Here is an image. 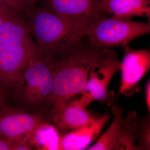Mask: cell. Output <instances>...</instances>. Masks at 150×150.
I'll return each instance as SVG.
<instances>
[{"instance_id":"ffe728a7","label":"cell","mask_w":150,"mask_h":150,"mask_svg":"<svg viewBox=\"0 0 150 150\" xmlns=\"http://www.w3.org/2000/svg\"><path fill=\"white\" fill-rule=\"evenodd\" d=\"M13 141L0 135V150H12Z\"/></svg>"},{"instance_id":"2e32d148","label":"cell","mask_w":150,"mask_h":150,"mask_svg":"<svg viewBox=\"0 0 150 150\" xmlns=\"http://www.w3.org/2000/svg\"><path fill=\"white\" fill-rule=\"evenodd\" d=\"M54 58L51 65L45 72L39 86L33 105H38L45 102H48L54 87Z\"/></svg>"},{"instance_id":"ac0fdd59","label":"cell","mask_w":150,"mask_h":150,"mask_svg":"<svg viewBox=\"0 0 150 150\" xmlns=\"http://www.w3.org/2000/svg\"><path fill=\"white\" fill-rule=\"evenodd\" d=\"M20 16L23 15L6 7L0 6V27L6 22Z\"/></svg>"},{"instance_id":"d6986e66","label":"cell","mask_w":150,"mask_h":150,"mask_svg":"<svg viewBox=\"0 0 150 150\" xmlns=\"http://www.w3.org/2000/svg\"><path fill=\"white\" fill-rule=\"evenodd\" d=\"M28 138H23L13 141L12 150H32L28 142Z\"/></svg>"},{"instance_id":"7c38bea8","label":"cell","mask_w":150,"mask_h":150,"mask_svg":"<svg viewBox=\"0 0 150 150\" xmlns=\"http://www.w3.org/2000/svg\"><path fill=\"white\" fill-rule=\"evenodd\" d=\"M150 3L149 0H99L98 11L122 19H132L133 17L138 16L150 20Z\"/></svg>"},{"instance_id":"52a82bcc","label":"cell","mask_w":150,"mask_h":150,"mask_svg":"<svg viewBox=\"0 0 150 150\" xmlns=\"http://www.w3.org/2000/svg\"><path fill=\"white\" fill-rule=\"evenodd\" d=\"M120 65L121 62L115 51L111 48H105L103 55L90 72L83 93L88 94L94 100L111 105L114 93L108 91V86L113 76L120 71Z\"/></svg>"},{"instance_id":"ba28073f","label":"cell","mask_w":150,"mask_h":150,"mask_svg":"<svg viewBox=\"0 0 150 150\" xmlns=\"http://www.w3.org/2000/svg\"><path fill=\"white\" fill-rule=\"evenodd\" d=\"M123 49L120 92L129 98L141 90L139 83L150 69V52L149 49L135 50L129 46Z\"/></svg>"},{"instance_id":"8992f818","label":"cell","mask_w":150,"mask_h":150,"mask_svg":"<svg viewBox=\"0 0 150 150\" xmlns=\"http://www.w3.org/2000/svg\"><path fill=\"white\" fill-rule=\"evenodd\" d=\"M93 101L89 95L84 93L78 99L53 105L52 120L64 134L93 124L100 116L98 113L87 110Z\"/></svg>"},{"instance_id":"7a4b0ae2","label":"cell","mask_w":150,"mask_h":150,"mask_svg":"<svg viewBox=\"0 0 150 150\" xmlns=\"http://www.w3.org/2000/svg\"><path fill=\"white\" fill-rule=\"evenodd\" d=\"M25 18L37 56L41 58H54L79 44L88 27L37 6L28 11Z\"/></svg>"},{"instance_id":"9c48e42d","label":"cell","mask_w":150,"mask_h":150,"mask_svg":"<svg viewBox=\"0 0 150 150\" xmlns=\"http://www.w3.org/2000/svg\"><path fill=\"white\" fill-rule=\"evenodd\" d=\"M41 7L53 13L88 26L105 16L98 11L99 0H39Z\"/></svg>"},{"instance_id":"9a60e30c","label":"cell","mask_w":150,"mask_h":150,"mask_svg":"<svg viewBox=\"0 0 150 150\" xmlns=\"http://www.w3.org/2000/svg\"><path fill=\"white\" fill-rule=\"evenodd\" d=\"M134 138L139 150H150V115L138 118L134 121Z\"/></svg>"},{"instance_id":"3957f363","label":"cell","mask_w":150,"mask_h":150,"mask_svg":"<svg viewBox=\"0 0 150 150\" xmlns=\"http://www.w3.org/2000/svg\"><path fill=\"white\" fill-rule=\"evenodd\" d=\"M36 55L25 17L20 16L6 22L0 27V85L19 89L28 65Z\"/></svg>"},{"instance_id":"4fadbf2b","label":"cell","mask_w":150,"mask_h":150,"mask_svg":"<svg viewBox=\"0 0 150 150\" xmlns=\"http://www.w3.org/2000/svg\"><path fill=\"white\" fill-rule=\"evenodd\" d=\"M53 58H41L37 55L31 58L23 75V96L27 103L33 105L35 95L45 72Z\"/></svg>"},{"instance_id":"30bf717a","label":"cell","mask_w":150,"mask_h":150,"mask_svg":"<svg viewBox=\"0 0 150 150\" xmlns=\"http://www.w3.org/2000/svg\"><path fill=\"white\" fill-rule=\"evenodd\" d=\"M43 121L40 116L6 106L0 109V135L12 141L28 138Z\"/></svg>"},{"instance_id":"7402d4cb","label":"cell","mask_w":150,"mask_h":150,"mask_svg":"<svg viewBox=\"0 0 150 150\" xmlns=\"http://www.w3.org/2000/svg\"><path fill=\"white\" fill-rule=\"evenodd\" d=\"M26 6L28 9H29L34 7L35 6H37L38 2L39 1V0H20Z\"/></svg>"},{"instance_id":"e0dca14e","label":"cell","mask_w":150,"mask_h":150,"mask_svg":"<svg viewBox=\"0 0 150 150\" xmlns=\"http://www.w3.org/2000/svg\"><path fill=\"white\" fill-rule=\"evenodd\" d=\"M0 6L11 9L25 17L28 9L20 0H0Z\"/></svg>"},{"instance_id":"d4e9b609","label":"cell","mask_w":150,"mask_h":150,"mask_svg":"<svg viewBox=\"0 0 150 150\" xmlns=\"http://www.w3.org/2000/svg\"><path fill=\"white\" fill-rule=\"evenodd\" d=\"M149 1H150V0H149Z\"/></svg>"},{"instance_id":"8fae6325","label":"cell","mask_w":150,"mask_h":150,"mask_svg":"<svg viewBox=\"0 0 150 150\" xmlns=\"http://www.w3.org/2000/svg\"><path fill=\"white\" fill-rule=\"evenodd\" d=\"M110 117L108 114L100 116L94 123L63 134L60 139L61 150L87 149L98 137Z\"/></svg>"},{"instance_id":"5bb4252c","label":"cell","mask_w":150,"mask_h":150,"mask_svg":"<svg viewBox=\"0 0 150 150\" xmlns=\"http://www.w3.org/2000/svg\"><path fill=\"white\" fill-rule=\"evenodd\" d=\"M57 127L43 122L35 128L28 138L31 149L59 150L61 136Z\"/></svg>"},{"instance_id":"5b68a950","label":"cell","mask_w":150,"mask_h":150,"mask_svg":"<svg viewBox=\"0 0 150 150\" xmlns=\"http://www.w3.org/2000/svg\"><path fill=\"white\" fill-rule=\"evenodd\" d=\"M113 121L106 131L88 150H139L134 138L135 111L123 117V109L115 105L112 107Z\"/></svg>"},{"instance_id":"277c9868","label":"cell","mask_w":150,"mask_h":150,"mask_svg":"<svg viewBox=\"0 0 150 150\" xmlns=\"http://www.w3.org/2000/svg\"><path fill=\"white\" fill-rule=\"evenodd\" d=\"M150 23L101 17L92 22L86 30V35L94 46L100 49L124 48L137 38L149 33Z\"/></svg>"},{"instance_id":"603a6c76","label":"cell","mask_w":150,"mask_h":150,"mask_svg":"<svg viewBox=\"0 0 150 150\" xmlns=\"http://www.w3.org/2000/svg\"><path fill=\"white\" fill-rule=\"evenodd\" d=\"M4 91H3L1 87V86H0V98L4 100Z\"/></svg>"},{"instance_id":"44dd1931","label":"cell","mask_w":150,"mask_h":150,"mask_svg":"<svg viewBox=\"0 0 150 150\" xmlns=\"http://www.w3.org/2000/svg\"><path fill=\"white\" fill-rule=\"evenodd\" d=\"M145 99L148 111H150V81H148L145 87Z\"/></svg>"},{"instance_id":"cb8c5ba5","label":"cell","mask_w":150,"mask_h":150,"mask_svg":"<svg viewBox=\"0 0 150 150\" xmlns=\"http://www.w3.org/2000/svg\"><path fill=\"white\" fill-rule=\"evenodd\" d=\"M5 106L4 103V100L0 98V109Z\"/></svg>"},{"instance_id":"6da1fadb","label":"cell","mask_w":150,"mask_h":150,"mask_svg":"<svg viewBox=\"0 0 150 150\" xmlns=\"http://www.w3.org/2000/svg\"><path fill=\"white\" fill-rule=\"evenodd\" d=\"M104 51L83 40L54 57V87L48 103L53 105L82 94L91 69Z\"/></svg>"}]
</instances>
